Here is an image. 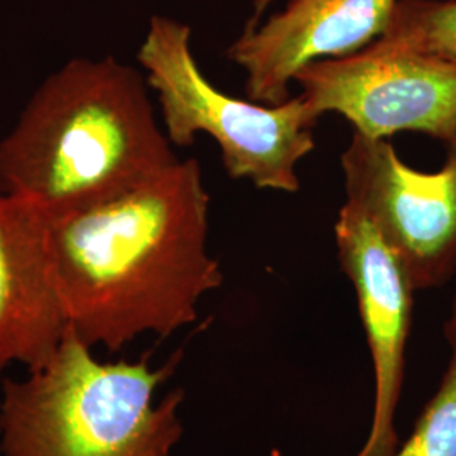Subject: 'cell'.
Returning <instances> with one entry per match:
<instances>
[{"mask_svg":"<svg viewBox=\"0 0 456 456\" xmlns=\"http://www.w3.org/2000/svg\"><path fill=\"white\" fill-rule=\"evenodd\" d=\"M208 228L210 193L193 158L126 195L51 218L66 326L92 348L118 352L141 335L195 323L201 297L224 284Z\"/></svg>","mask_w":456,"mask_h":456,"instance_id":"1","label":"cell"},{"mask_svg":"<svg viewBox=\"0 0 456 456\" xmlns=\"http://www.w3.org/2000/svg\"><path fill=\"white\" fill-rule=\"evenodd\" d=\"M149 90L144 73L112 56L65 63L0 139V191L58 218L161 176L180 158Z\"/></svg>","mask_w":456,"mask_h":456,"instance_id":"2","label":"cell"},{"mask_svg":"<svg viewBox=\"0 0 456 456\" xmlns=\"http://www.w3.org/2000/svg\"><path fill=\"white\" fill-rule=\"evenodd\" d=\"M183 359L175 352L152 369L100 362L66 326L54 354L28 377L2 379L0 456H169L183 436L184 391L154 394Z\"/></svg>","mask_w":456,"mask_h":456,"instance_id":"3","label":"cell"},{"mask_svg":"<svg viewBox=\"0 0 456 456\" xmlns=\"http://www.w3.org/2000/svg\"><path fill=\"white\" fill-rule=\"evenodd\" d=\"M137 60L173 146H191L198 134H207L232 180L284 193L301 188L296 169L314 151L322 118L303 95L264 105L224 94L198 66L190 26L171 17L151 19Z\"/></svg>","mask_w":456,"mask_h":456,"instance_id":"4","label":"cell"},{"mask_svg":"<svg viewBox=\"0 0 456 456\" xmlns=\"http://www.w3.org/2000/svg\"><path fill=\"white\" fill-rule=\"evenodd\" d=\"M316 114H338L360 135L418 132L456 151V61L370 45L305 66L294 78Z\"/></svg>","mask_w":456,"mask_h":456,"instance_id":"5","label":"cell"},{"mask_svg":"<svg viewBox=\"0 0 456 456\" xmlns=\"http://www.w3.org/2000/svg\"><path fill=\"white\" fill-rule=\"evenodd\" d=\"M348 203L365 213L403 264L414 291L444 286L456 273V151L424 173L387 139L354 132L340 156Z\"/></svg>","mask_w":456,"mask_h":456,"instance_id":"6","label":"cell"},{"mask_svg":"<svg viewBox=\"0 0 456 456\" xmlns=\"http://www.w3.org/2000/svg\"><path fill=\"white\" fill-rule=\"evenodd\" d=\"M342 271L350 279L374 363V412L355 456H391L397 446L395 414L403 391L414 288L374 222L345 201L335 224Z\"/></svg>","mask_w":456,"mask_h":456,"instance_id":"7","label":"cell"},{"mask_svg":"<svg viewBox=\"0 0 456 456\" xmlns=\"http://www.w3.org/2000/svg\"><path fill=\"white\" fill-rule=\"evenodd\" d=\"M399 0H289L265 22L245 28L227 51L247 73L245 92L264 105L291 98L305 66L370 46L389 29Z\"/></svg>","mask_w":456,"mask_h":456,"instance_id":"8","label":"cell"},{"mask_svg":"<svg viewBox=\"0 0 456 456\" xmlns=\"http://www.w3.org/2000/svg\"><path fill=\"white\" fill-rule=\"evenodd\" d=\"M51 218L0 191V370L36 369L66 331L49 250Z\"/></svg>","mask_w":456,"mask_h":456,"instance_id":"9","label":"cell"},{"mask_svg":"<svg viewBox=\"0 0 456 456\" xmlns=\"http://www.w3.org/2000/svg\"><path fill=\"white\" fill-rule=\"evenodd\" d=\"M372 45L456 61V0H399L389 29Z\"/></svg>","mask_w":456,"mask_h":456,"instance_id":"10","label":"cell"},{"mask_svg":"<svg viewBox=\"0 0 456 456\" xmlns=\"http://www.w3.org/2000/svg\"><path fill=\"white\" fill-rule=\"evenodd\" d=\"M450 359L440 387L426 404L408 441L391 456H456V294L444 323Z\"/></svg>","mask_w":456,"mask_h":456,"instance_id":"11","label":"cell"},{"mask_svg":"<svg viewBox=\"0 0 456 456\" xmlns=\"http://www.w3.org/2000/svg\"><path fill=\"white\" fill-rule=\"evenodd\" d=\"M274 0H254V14L250 17V20L247 22L245 28H254L261 22V17L267 11V7L273 4Z\"/></svg>","mask_w":456,"mask_h":456,"instance_id":"12","label":"cell"},{"mask_svg":"<svg viewBox=\"0 0 456 456\" xmlns=\"http://www.w3.org/2000/svg\"><path fill=\"white\" fill-rule=\"evenodd\" d=\"M2 374H4V372L0 370V386H2V379H4V377H2Z\"/></svg>","mask_w":456,"mask_h":456,"instance_id":"13","label":"cell"}]
</instances>
